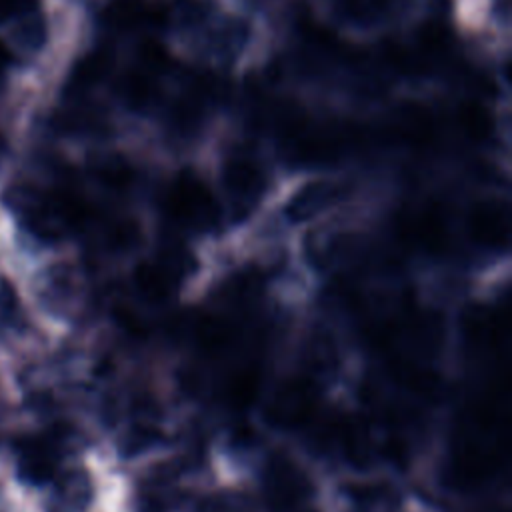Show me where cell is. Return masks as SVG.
<instances>
[{
    "label": "cell",
    "mask_w": 512,
    "mask_h": 512,
    "mask_svg": "<svg viewBox=\"0 0 512 512\" xmlns=\"http://www.w3.org/2000/svg\"><path fill=\"white\" fill-rule=\"evenodd\" d=\"M206 150L232 220L248 218L270 194L282 164L272 142L230 114Z\"/></svg>",
    "instance_id": "6da1fadb"
},
{
    "label": "cell",
    "mask_w": 512,
    "mask_h": 512,
    "mask_svg": "<svg viewBox=\"0 0 512 512\" xmlns=\"http://www.w3.org/2000/svg\"><path fill=\"white\" fill-rule=\"evenodd\" d=\"M314 14L338 36L370 44L400 30L416 0H308Z\"/></svg>",
    "instance_id": "7a4b0ae2"
},
{
    "label": "cell",
    "mask_w": 512,
    "mask_h": 512,
    "mask_svg": "<svg viewBox=\"0 0 512 512\" xmlns=\"http://www.w3.org/2000/svg\"><path fill=\"white\" fill-rule=\"evenodd\" d=\"M164 214L184 230H212L224 212L210 182L192 166L180 168L164 186L160 196Z\"/></svg>",
    "instance_id": "3957f363"
},
{
    "label": "cell",
    "mask_w": 512,
    "mask_h": 512,
    "mask_svg": "<svg viewBox=\"0 0 512 512\" xmlns=\"http://www.w3.org/2000/svg\"><path fill=\"white\" fill-rule=\"evenodd\" d=\"M356 190V182L350 176L334 172L310 174L300 182L284 204V216L292 224H304L320 214L346 202Z\"/></svg>",
    "instance_id": "277c9868"
},
{
    "label": "cell",
    "mask_w": 512,
    "mask_h": 512,
    "mask_svg": "<svg viewBox=\"0 0 512 512\" xmlns=\"http://www.w3.org/2000/svg\"><path fill=\"white\" fill-rule=\"evenodd\" d=\"M88 176L102 192L122 198L142 186L146 170L140 152L122 148L118 140L90 154Z\"/></svg>",
    "instance_id": "5b68a950"
},
{
    "label": "cell",
    "mask_w": 512,
    "mask_h": 512,
    "mask_svg": "<svg viewBox=\"0 0 512 512\" xmlns=\"http://www.w3.org/2000/svg\"><path fill=\"white\" fill-rule=\"evenodd\" d=\"M318 414V394L308 378L282 382L266 404L264 416L270 426L280 430H304Z\"/></svg>",
    "instance_id": "8992f818"
},
{
    "label": "cell",
    "mask_w": 512,
    "mask_h": 512,
    "mask_svg": "<svg viewBox=\"0 0 512 512\" xmlns=\"http://www.w3.org/2000/svg\"><path fill=\"white\" fill-rule=\"evenodd\" d=\"M124 58V44L120 40H104L84 52L72 66L66 80V96H92L94 90L108 86Z\"/></svg>",
    "instance_id": "52a82bcc"
},
{
    "label": "cell",
    "mask_w": 512,
    "mask_h": 512,
    "mask_svg": "<svg viewBox=\"0 0 512 512\" xmlns=\"http://www.w3.org/2000/svg\"><path fill=\"white\" fill-rule=\"evenodd\" d=\"M312 492L304 470L284 454L270 458L264 470V496L274 512H296Z\"/></svg>",
    "instance_id": "ba28073f"
},
{
    "label": "cell",
    "mask_w": 512,
    "mask_h": 512,
    "mask_svg": "<svg viewBox=\"0 0 512 512\" xmlns=\"http://www.w3.org/2000/svg\"><path fill=\"white\" fill-rule=\"evenodd\" d=\"M466 234L482 250L502 252L510 244V210L500 198H480L466 212Z\"/></svg>",
    "instance_id": "9c48e42d"
},
{
    "label": "cell",
    "mask_w": 512,
    "mask_h": 512,
    "mask_svg": "<svg viewBox=\"0 0 512 512\" xmlns=\"http://www.w3.org/2000/svg\"><path fill=\"white\" fill-rule=\"evenodd\" d=\"M500 466V454L474 440L458 446L448 464V482L456 488L468 490L488 482Z\"/></svg>",
    "instance_id": "30bf717a"
},
{
    "label": "cell",
    "mask_w": 512,
    "mask_h": 512,
    "mask_svg": "<svg viewBox=\"0 0 512 512\" xmlns=\"http://www.w3.org/2000/svg\"><path fill=\"white\" fill-rule=\"evenodd\" d=\"M18 474L26 484L42 486L56 478L58 444L54 438H22L16 446Z\"/></svg>",
    "instance_id": "8fae6325"
},
{
    "label": "cell",
    "mask_w": 512,
    "mask_h": 512,
    "mask_svg": "<svg viewBox=\"0 0 512 512\" xmlns=\"http://www.w3.org/2000/svg\"><path fill=\"white\" fill-rule=\"evenodd\" d=\"M462 336L478 352H496L506 338V320L490 308H470L462 316Z\"/></svg>",
    "instance_id": "7c38bea8"
},
{
    "label": "cell",
    "mask_w": 512,
    "mask_h": 512,
    "mask_svg": "<svg viewBox=\"0 0 512 512\" xmlns=\"http://www.w3.org/2000/svg\"><path fill=\"white\" fill-rule=\"evenodd\" d=\"M188 334L194 346L206 356H222L236 342V328L222 316H198L188 324Z\"/></svg>",
    "instance_id": "4fadbf2b"
},
{
    "label": "cell",
    "mask_w": 512,
    "mask_h": 512,
    "mask_svg": "<svg viewBox=\"0 0 512 512\" xmlns=\"http://www.w3.org/2000/svg\"><path fill=\"white\" fill-rule=\"evenodd\" d=\"M180 282L154 258L138 262L132 270V286L136 294L152 306L168 302Z\"/></svg>",
    "instance_id": "5bb4252c"
},
{
    "label": "cell",
    "mask_w": 512,
    "mask_h": 512,
    "mask_svg": "<svg viewBox=\"0 0 512 512\" xmlns=\"http://www.w3.org/2000/svg\"><path fill=\"white\" fill-rule=\"evenodd\" d=\"M262 392V370L256 364L238 366L224 380L222 396L228 408L244 412L252 408Z\"/></svg>",
    "instance_id": "9a60e30c"
},
{
    "label": "cell",
    "mask_w": 512,
    "mask_h": 512,
    "mask_svg": "<svg viewBox=\"0 0 512 512\" xmlns=\"http://www.w3.org/2000/svg\"><path fill=\"white\" fill-rule=\"evenodd\" d=\"M100 240L112 254H128L142 242V224L132 214H116L100 224Z\"/></svg>",
    "instance_id": "2e32d148"
},
{
    "label": "cell",
    "mask_w": 512,
    "mask_h": 512,
    "mask_svg": "<svg viewBox=\"0 0 512 512\" xmlns=\"http://www.w3.org/2000/svg\"><path fill=\"white\" fill-rule=\"evenodd\" d=\"M88 482L80 474H68L58 482L54 494L56 512H80L88 502Z\"/></svg>",
    "instance_id": "e0dca14e"
},
{
    "label": "cell",
    "mask_w": 512,
    "mask_h": 512,
    "mask_svg": "<svg viewBox=\"0 0 512 512\" xmlns=\"http://www.w3.org/2000/svg\"><path fill=\"white\" fill-rule=\"evenodd\" d=\"M192 512H254V502L240 492H218L198 498Z\"/></svg>",
    "instance_id": "ac0fdd59"
},
{
    "label": "cell",
    "mask_w": 512,
    "mask_h": 512,
    "mask_svg": "<svg viewBox=\"0 0 512 512\" xmlns=\"http://www.w3.org/2000/svg\"><path fill=\"white\" fill-rule=\"evenodd\" d=\"M22 324V306L16 286L10 278L0 276V330L16 332Z\"/></svg>",
    "instance_id": "d6986e66"
},
{
    "label": "cell",
    "mask_w": 512,
    "mask_h": 512,
    "mask_svg": "<svg viewBox=\"0 0 512 512\" xmlns=\"http://www.w3.org/2000/svg\"><path fill=\"white\" fill-rule=\"evenodd\" d=\"M114 318H116L118 326H120L130 338H144L146 332H148L144 320H142L132 308H128V306H124V304H118V306L114 308Z\"/></svg>",
    "instance_id": "ffe728a7"
},
{
    "label": "cell",
    "mask_w": 512,
    "mask_h": 512,
    "mask_svg": "<svg viewBox=\"0 0 512 512\" xmlns=\"http://www.w3.org/2000/svg\"><path fill=\"white\" fill-rule=\"evenodd\" d=\"M158 438H160V434L156 430L148 428V426L134 428L126 436V440H124V454L134 456V454H138L142 450H148V448H152L158 442Z\"/></svg>",
    "instance_id": "44dd1931"
},
{
    "label": "cell",
    "mask_w": 512,
    "mask_h": 512,
    "mask_svg": "<svg viewBox=\"0 0 512 512\" xmlns=\"http://www.w3.org/2000/svg\"><path fill=\"white\" fill-rule=\"evenodd\" d=\"M34 6L36 0H0V22L12 16H26Z\"/></svg>",
    "instance_id": "7402d4cb"
},
{
    "label": "cell",
    "mask_w": 512,
    "mask_h": 512,
    "mask_svg": "<svg viewBox=\"0 0 512 512\" xmlns=\"http://www.w3.org/2000/svg\"><path fill=\"white\" fill-rule=\"evenodd\" d=\"M138 512H166V502L156 494H146L140 498Z\"/></svg>",
    "instance_id": "603a6c76"
},
{
    "label": "cell",
    "mask_w": 512,
    "mask_h": 512,
    "mask_svg": "<svg viewBox=\"0 0 512 512\" xmlns=\"http://www.w3.org/2000/svg\"><path fill=\"white\" fill-rule=\"evenodd\" d=\"M10 62H12V54H10L8 46H6L4 42H0V78H2V74L8 70Z\"/></svg>",
    "instance_id": "cb8c5ba5"
}]
</instances>
